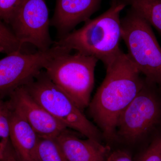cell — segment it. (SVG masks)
<instances>
[{
	"label": "cell",
	"instance_id": "9a60e30c",
	"mask_svg": "<svg viewBox=\"0 0 161 161\" xmlns=\"http://www.w3.org/2000/svg\"><path fill=\"white\" fill-rule=\"evenodd\" d=\"M10 116L9 102L0 97V160L10 143Z\"/></svg>",
	"mask_w": 161,
	"mask_h": 161
},
{
	"label": "cell",
	"instance_id": "9c48e42d",
	"mask_svg": "<svg viewBox=\"0 0 161 161\" xmlns=\"http://www.w3.org/2000/svg\"><path fill=\"white\" fill-rule=\"evenodd\" d=\"M9 96L10 107L23 115L39 136L56 138L68 129L38 103L24 86Z\"/></svg>",
	"mask_w": 161,
	"mask_h": 161
},
{
	"label": "cell",
	"instance_id": "5b68a950",
	"mask_svg": "<svg viewBox=\"0 0 161 161\" xmlns=\"http://www.w3.org/2000/svg\"><path fill=\"white\" fill-rule=\"evenodd\" d=\"M71 53L56 56L47 63L44 70L50 79L83 111L91 102L98 60L77 52L74 54Z\"/></svg>",
	"mask_w": 161,
	"mask_h": 161
},
{
	"label": "cell",
	"instance_id": "3957f363",
	"mask_svg": "<svg viewBox=\"0 0 161 161\" xmlns=\"http://www.w3.org/2000/svg\"><path fill=\"white\" fill-rule=\"evenodd\" d=\"M161 133V89L145 79L142 89L119 116L116 139L133 143L153 141Z\"/></svg>",
	"mask_w": 161,
	"mask_h": 161
},
{
	"label": "cell",
	"instance_id": "e0dca14e",
	"mask_svg": "<svg viewBox=\"0 0 161 161\" xmlns=\"http://www.w3.org/2000/svg\"><path fill=\"white\" fill-rule=\"evenodd\" d=\"M23 0H0V19L9 25Z\"/></svg>",
	"mask_w": 161,
	"mask_h": 161
},
{
	"label": "cell",
	"instance_id": "7a4b0ae2",
	"mask_svg": "<svg viewBox=\"0 0 161 161\" xmlns=\"http://www.w3.org/2000/svg\"><path fill=\"white\" fill-rule=\"evenodd\" d=\"M127 5L124 2L111 3L108 10L89 19L82 27L58 39L54 44L100 60L106 67L122 52L120 14Z\"/></svg>",
	"mask_w": 161,
	"mask_h": 161
},
{
	"label": "cell",
	"instance_id": "44dd1931",
	"mask_svg": "<svg viewBox=\"0 0 161 161\" xmlns=\"http://www.w3.org/2000/svg\"><path fill=\"white\" fill-rule=\"evenodd\" d=\"M111 3H118V2H122L123 0H111Z\"/></svg>",
	"mask_w": 161,
	"mask_h": 161
},
{
	"label": "cell",
	"instance_id": "7c38bea8",
	"mask_svg": "<svg viewBox=\"0 0 161 161\" xmlns=\"http://www.w3.org/2000/svg\"><path fill=\"white\" fill-rule=\"evenodd\" d=\"M10 108V142L20 161H37L39 135L25 118Z\"/></svg>",
	"mask_w": 161,
	"mask_h": 161
},
{
	"label": "cell",
	"instance_id": "4fadbf2b",
	"mask_svg": "<svg viewBox=\"0 0 161 161\" xmlns=\"http://www.w3.org/2000/svg\"><path fill=\"white\" fill-rule=\"evenodd\" d=\"M161 36V0H123Z\"/></svg>",
	"mask_w": 161,
	"mask_h": 161
},
{
	"label": "cell",
	"instance_id": "2e32d148",
	"mask_svg": "<svg viewBox=\"0 0 161 161\" xmlns=\"http://www.w3.org/2000/svg\"><path fill=\"white\" fill-rule=\"evenodd\" d=\"M0 45L3 47L5 53L7 55L21 51L23 46L18 41L11 29L1 19Z\"/></svg>",
	"mask_w": 161,
	"mask_h": 161
},
{
	"label": "cell",
	"instance_id": "52a82bcc",
	"mask_svg": "<svg viewBox=\"0 0 161 161\" xmlns=\"http://www.w3.org/2000/svg\"><path fill=\"white\" fill-rule=\"evenodd\" d=\"M68 52L70 51L66 47L53 44L45 51L25 54L19 51L7 55L0 60V97L26 85L44 69L50 60Z\"/></svg>",
	"mask_w": 161,
	"mask_h": 161
},
{
	"label": "cell",
	"instance_id": "ba28073f",
	"mask_svg": "<svg viewBox=\"0 0 161 161\" xmlns=\"http://www.w3.org/2000/svg\"><path fill=\"white\" fill-rule=\"evenodd\" d=\"M9 25L22 45L30 43L40 51L53 45L49 31L50 19L45 0H23Z\"/></svg>",
	"mask_w": 161,
	"mask_h": 161
},
{
	"label": "cell",
	"instance_id": "ffe728a7",
	"mask_svg": "<svg viewBox=\"0 0 161 161\" xmlns=\"http://www.w3.org/2000/svg\"><path fill=\"white\" fill-rule=\"evenodd\" d=\"M0 161H20L10 143V142L4 153L3 158Z\"/></svg>",
	"mask_w": 161,
	"mask_h": 161
},
{
	"label": "cell",
	"instance_id": "30bf717a",
	"mask_svg": "<svg viewBox=\"0 0 161 161\" xmlns=\"http://www.w3.org/2000/svg\"><path fill=\"white\" fill-rule=\"evenodd\" d=\"M102 0H56L50 26L57 30L58 39L90 19L100 8Z\"/></svg>",
	"mask_w": 161,
	"mask_h": 161
},
{
	"label": "cell",
	"instance_id": "5bb4252c",
	"mask_svg": "<svg viewBox=\"0 0 161 161\" xmlns=\"http://www.w3.org/2000/svg\"><path fill=\"white\" fill-rule=\"evenodd\" d=\"M37 161H67L56 138L39 136L36 153Z\"/></svg>",
	"mask_w": 161,
	"mask_h": 161
},
{
	"label": "cell",
	"instance_id": "d6986e66",
	"mask_svg": "<svg viewBox=\"0 0 161 161\" xmlns=\"http://www.w3.org/2000/svg\"><path fill=\"white\" fill-rule=\"evenodd\" d=\"M106 161H133L128 153L122 150H116L110 153Z\"/></svg>",
	"mask_w": 161,
	"mask_h": 161
},
{
	"label": "cell",
	"instance_id": "277c9868",
	"mask_svg": "<svg viewBox=\"0 0 161 161\" xmlns=\"http://www.w3.org/2000/svg\"><path fill=\"white\" fill-rule=\"evenodd\" d=\"M121 25L130 60L147 81L161 89V47L151 26L131 8Z\"/></svg>",
	"mask_w": 161,
	"mask_h": 161
},
{
	"label": "cell",
	"instance_id": "7402d4cb",
	"mask_svg": "<svg viewBox=\"0 0 161 161\" xmlns=\"http://www.w3.org/2000/svg\"><path fill=\"white\" fill-rule=\"evenodd\" d=\"M0 53H5V51L3 47L0 45Z\"/></svg>",
	"mask_w": 161,
	"mask_h": 161
},
{
	"label": "cell",
	"instance_id": "8992f818",
	"mask_svg": "<svg viewBox=\"0 0 161 161\" xmlns=\"http://www.w3.org/2000/svg\"><path fill=\"white\" fill-rule=\"evenodd\" d=\"M24 86L38 103L67 129L101 142L100 131L69 96L50 79L44 69Z\"/></svg>",
	"mask_w": 161,
	"mask_h": 161
},
{
	"label": "cell",
	"instance_id": "ac0fdd59",
	"mask_svg": "<svg viewBox=\"0 0 161 161\" xmlns=\"http://www.w3.org/2000/svg\"><path fill=\"white\" fill-rule=\"evenodd\" d=\"M138 161H161V133L149 144Z\"/></svg>",
	"mask_w": 161,
	"mask_h": 161
},
{
	"label": "cell",
	"instance_id": "6da1fadb",
	"mask_svg": "<svg viewBox=\"0 0 161 161\" xmlns=\"http://www.w3.org/2000/svg\"><path fill=\"white\" fill-rule=\"evenodd\" d=\"M106 75L88 106L91 116L108 140L116 139L119 116L145 83V78L123 52L106 67Z\"/></svg>",
	"mask_w": 161,
	"mask_h": 161
},
{
	"label": "cell",
	"instance_id": "8fae6325",
	"mask_svg": "<svg viewBox=\"0 0 161 161\" xmlns=\"http://www.w3.org/2000/svg\"><path fill=\"white\" fill-rule=\"evenodd\" d=\"M67 161H106L109 146L87 138L84 140L66 130L56 138Z\"/></svg>",
	"mask_w": 161,
	"mask_h": 161
}]
</instances>
